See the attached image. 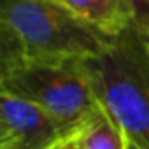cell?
<instances>
[{
	"label": "cell",
	"mask_w": 149,
	"mask_h": 149,
	"mask_svg": "<svg viewBox=\"0 0 149 149\" xmlns=\"http://www.w3.org/2000/svg\"><path fill=\"white\" fill-rule=\"evenodd\" d=\"M2 63L18 58L81 61L102 53L111 35L61 0H2Z\"/></svg>",
	"instance_id": "6da1fadb"
},
{
	"label": "cell",
	"mask_w": 149,
	"mask_h": 149,
	"mask_svg": "<svg viewBox=\"0 0 149 149\" xmlns=\"http://www.w3.org/2000/svg\"><path fill=\"white\" fill-rule=\"evenodd\" d=\"M100 107L123 128L133 149H149V49L130 25L97 56L81 60Z\"/></svg>",
	"instance_id": "7a4b0ae2"
},
{
	"label": "cell",
	"mask_w": 149,
	"mask_h": 149,
	"mask_svg": "<svg viewBox=\"0 0 149 149\" xmlns=\"http://www.w3.org/2000/svg\"><path fill=\"white\" fill-rule=\"evenodd\" d=\"M0 91L37 104L67 126H84L102 107L81 67L72 60L18 58L2 63Z\"/></svg>",
	"instance_id": "3957f363"
},
{
	"label": "cell",
	"mask_w": 149,
	"mask_h": 149,
	"mask_svg": "<svg viewBox=\"0 0 149 149\" xmlns=\"http://www.w3.org/2000/svg\"><path fill=\"white\" fill-rule=\"evenodd\" d=\"M84 126H67L33 102L0 91V149H56Z\"/></svg>",
	"instance_id": "277c9868"
},
{
	"label": "cell",
	"mask_w": 149,
	"mask_h": 149,
	"mask_svg": "<svg viewBox=\"0 0 149 149\" xmlns=\"http://www.w3.org/2000/svg\"><path fill=\"white\" fill-rule=\"evenodd\" d=\"M79 18L114 37L133 23V0H61Z\"/></svg>",
	"instance_id": "5b68a950"
},
{
	"label": "cell",
	"mask_w": 149,
	"mask_h": 149,
	"mask_svg": "<svg viewBox=\"0 0 149 149\" xmlns=\"http://www.w3.org/2000/svg\"><path fill=\"white\" fill-rule=\"evenodd\" d=\"M81 149H132L123 128L100 109L83 128L79 135Z\"/></svg>",
	"instance_id": "8992f818"
},
{
	"label": "cell",
	"mask_w": 149,
	"mask_h": 149,
	"mask_svg": "<svg viewBox=\"0 0 149 149\" xmlns=\"http://www.w3.org/2000/svg\"><path fill=\"white\" fill-rule=\"evenodd\" d=\"M140 37L144 39L147 49H149V11L147 9H133V23H132Z\"/></svg>",
	"instance_id": "52a82bcc"
},
{
	"label": "cell",
	"mask_w": 149,
	"mask_h": 149,
	"mask_svg": "<svg viewBox=\"0 0 149 149\" xmlns=\"http://www.w3.org/2000/svg\"><path fill=\"white\" fill-rule=\"evenodd\" d=\"M79 135H81V133H79ZM79 135L74 137V139H70V140H67V142L61 144V146H58L56 149H81V147H79Z\"/></svg>",
	"instance_id": "ba28073f"
},
{
	"label": "cell",
	"mask_w": 149,
	"mask_h": 149,
	"mask_svg": "<svg viewBox=\"0 0 149 149\" xmlns=\"http://www.w3.org/2000/svg\"><path fill=\"white\" fill-rule=\"evenodd\" d=\"M133 7H142V9H149V0H133Z\"/></svg>",
	"instance_id": "9c48e42d"
},
{
	"label": "cell",
	"mask_w": 149,
	"mask_h": 149,
	"mask_svg": "<svg viewBox=\"0 0 149 149\" xmlns=\"http://www.w3.org/2000/svg\"><path fill=\"white\" fill-rule=\"evenodd\" d=\"M132 149H133V147H132Z\"/></svg>",
	"instance_id": "30bf717a"
}]
</instances>
